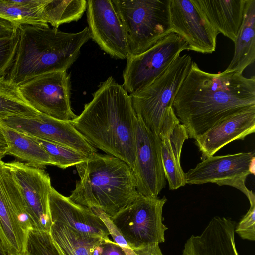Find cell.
I'll return each instance as SVG.
<instances>
[{
  "mask_svg": "<svg viewBox=\"0 0 255 255\" xmlns=\"http://www.w3.org/2000/svg\"><path fill=\"white\" fill-rule=\"evenodd\" d=\"M255 106V77L202 70L192 62L173 100L174 113L195 139L224 119Z\"/></svg>",
  "mask_w": 255,
  "mask_h": 255,
  "instance_id": "6da1fadb",
  "label": "cell"
},
{
  "mask_svg": "<svg viewBox=\"0 0 255 255\" xmlns=\"http://www.w3.org/2000/svg\"><path fill=\"white\" fill-rule=\"evenodd\" d=\"M136 122L129 95L109 77L71 123L95 148L120 158L132 168Z\"/></svg>",
  "mask_w": 255,
  "mask_h": 255,
  "instance_id": "7a4b0ae2",
  "label": "cell"
},
{
  "mask_svg": "<svg viewBox=\"0 0 255 255\" xmlns=\"http://www.w3.org/2000/svg\"><path fill=\"white\" fill-rule=\"evenodd\" d=\"M18 42L14 61L5 77L19 86L46 73L67 71L90 38L87 27L77 33L30 25L18 26Z\"/></svg>",
  "mask_w": 255,
  "mask_h": 255,
  "instance_id": "3957f363",
  "label": "cell"
},
{
  "mask_svg": "<svg viewBox=\"0 0 255 255\" xmlns=\"http://www.w3.org/2000/svg\"><path fill=\"white\" fill-rule=\"evenodd\" d=\"M75 166L80 180L68 197L77 204L112 217L140 195L131 168L120 158L96 153Z\"/></svg>",
  "mask_w": 255,
  "mask_h": 255,
  "instance_id": "277c9868",
  "label": "cell"
},
{
  "mask_svg": "<svg viewBox=\"0 0 255 255\" xmlns=\"http://www.w3.org/2000/svg\"><path fill=\"white\" fill-rule=\"evenodd\" d=\"M192 62L187 54L178 55L151 83L129 95L136 116L159 138L180 123L173 103Z\"/></svg>",
  "mask_w": 255,
  "mask_h": 255,
  "instance_id": "5b68a950",
  "label": "cell"
},
{
  "mask_svg": "<svg viewBox=\"0 0 255 255\" xmlns=\"http://www.w3.org/2000/svg\"><path fill=\"white\" fill-rule=\"evenodd\" d=\"M126 30L130 56L140 54L171 32L169 0H112Z\"/></svg>",
  "mask_w": 255,
  "mask_h": 255,
  "instance_id": "8992f818",
  "label": "cell"
},
{
  "mask_svg": "<svg viewBox=\"0 0 255 255\" xmlns=\"http://www.w3.org/2000/svg\"><path fill=\"white\" fill-rule=\"evenodd\" d=\"M167 201L140 195L131 203L110 217L132 249L165 241L167 229L162 222V209Z\"/></svg>",
  "mask_w": 255,
  "mask_h": 255,
  "instance_id": "52a82bcc",
  "label": "cell"
},
{
  "mask_svg": "<svg viewBox=\"0 0 255 255\" xmlns=\"http://www.w3.org/2000/svg\"><path fill=\"white\" fill-rule=\"evenodd\" d=\"M31 226L20 190L9 169L0 159V239L7 255H24Z\"/></svg>",
  "mask_w": 255,
  "mask_h": 255,
  "instance_id": "ba28073f",
  "label": "cell"
},
{
  "mask_svg": "<svg viewBox=\"0 0 255 255\" xmlns=\"http://www.w3.org/2000/svg\"><path fill=\"white\" fill-rule=\"evenodd\" d=\"M186 42L171 32L145 52L127 59L123 71V87L132 94L144 88L158 76L183 50Z\"/></svg>",
  "mask_w": 255,
  "mask_h": 255,
  "instance_id": "9c48e42d",
  "label": "cell"
},
{
  "mask_svg": "<svg viewBox=\"0 0 255 255\" xmlns=\"http://www.w3.org/2000/svg\"><path fill=\"white\" fill-rule=\"evenodd\" d=\"M24 99L39 113L71 122L77 117L70 102V76L67 71L37 76L18 86Z\"/></svg>",
  "mask_w": 255,
  "mask_h": 255,
  "instance_id": "30bf717a",
  "label": "cell"
},
{
  "mask_svg": "<svg viewBox=\"0 0 255 255\" xmlns=\"http://www.w3.org/2000/svg\"><path fill=\"white\" fill-rule=\"evenodd\" d=\"M255 151L224 156H210L185 173L186 184L215 183L227 185L248 197L252 192L245 185L246 178L255 173Z\"/></svg>",
  "mask_w": 255,
  "mask_h": 255,
  "instance_id": "8fae6325",
  "label": "cell"
},
{
  "mask_svg": "<svg viewBox=\"0 0 255 255\" xmlns=\"http://www.w3.org/2000/svg\"><path fill=\"white\" fill-rule=\"evenodd\" d=\"M131 169L139 194L157 197L166 184L161 157V140L138 117L135 157Z\"/></svg>",
  "mask_w": 255,
  "mask_h": 255,
  "instance_id": "7c38bea8",
  "label": "cell"
},
{
  "mask_svg": "<svg viewBox=\"0 0 255 255\" xmlns=\"http://www.w3.org/2000/svg\"><path fill=\"white\" fill-rule=\"evenodd\" d=\"M6 164L20 190L33 230L49 233L52 223L49 197L52 186L49 174L24 162Z\"/></svg>",
  "mask_w": 255,
  "mask_h": 255,
  "instance_id": "4fadbf2b",
  "label": "cell"
},
{
  "mask_svg": "<svg viewBox=\"0 0 255 255\" xmlns=\"http://www.w3.org/2000/svg\"><path fill=\"white\" fill-rule=\"evenodd\" d=\"M3 124L30 137L64 146L87 156L97 153L95 148L72 125L39 113L29 117H14Z\"/></svg>",
  "mask_w": 255,
  "mask_h": 255,
  "instance_id": "5bb4252c",
  "label": "cell"
},
{
  "mask_svg": "<svg viewBox=\"0 0 255 255\" xmlns=\"http://www.w3.org/2000/svg\"><path fill=\"white\" fill-rule=\"evenodd\" d=\"M87 17L91 38L112 57L127 60V35L112 0H87Z\"/></svg>",
  "mask_w": 255,
  "mask_h": 255,
  "instance_id": "9a60e30c",
  "label": "cell"
},
{
  "mask_svg": "<svg viewBox=\"0 0 255 255\" xmlns=\"http://www.w3.org/2000/svg\"><path fill=\"white\" fill-rule=\"evenodd\" d=\"M171 32L180 36L189 50L210 54L216 50L218 33L192 0H169Z\"/></svg>",
  "mask_w": 255,
  "mask_h": 255,
  "instance_id": "2e32d148",
  "label": "cell"
},
{
  "mask_svg": "<svg viewBox=\"0 0 255 255\" xmlns=\"http://www.w3.org/2000/svg\"><path fill=\"white\" fill-rule=\"evenodd\" d=\"M255 131V106L241 111L220 121L197 137L195 143L202 160L213 156L235 140H244Z\"/></svg>",
  "mask_w": 255,
  "mask_h": 255,
  "instance_id": "e0dca14e",
  "label": "cell"
},
{
  "mask_svg": "<svg viewBox=\"0 0 255 255\" xmlns=\"http://www.w3.org/2000/svg\"><path fill=\"white\" fill-rule=\"evenodd\" d=\"M52 223L61 224L89 236L108 239L106 226L91 209L77 204L52 187L49 197Z\"/></svg>",
  "mask_w": 255,
  "mask_h": 255,
  "instance_id": "ac0fdd59",
  "label": "cell"
},
{
  "mask_svg": "<svg viewBox=\"0 0 255 255\" xmlns=\"http://www.w3.org/2000/svg\"><path fill=\"white\" fill-rule=\"evenodd\" d=\"M234 233L233 221L214 217L200 235H192L187 240L182 255H239Z\"/></svg>",
  "mask_w": 255,
  "mask_h": 255,
  "instance_id": "d6986e66",
  "label": "cell"
},
{
  "mask_svg": "<svg viewBox=\"0 0 255 255\" xmlns=\"http://www.w3.org/2000/svg\"><path fill=\"white\" fill-rule=\"evenodd\" d=\"M246 0H192L216 32L235 41L243 20Z\"/></svg>",
  "mask_w": 255,
  "mask_h": 255,
  "instance_id": "ffe728a7",
  "label": "cell"
},
{
  "mask_svg": "<svg viewBox=\"0 0 255 255\" xmlns=\"http://www.w3.org/2000/svg\"><path fill=\"white\" fill-rule=\"evenodd\" d=\"M188 138L186 129L181 123L160 138L162 165L170 190L177 189L186 184L185 173L181 166L180 156L183 143Z\"/></svg>",
  "mask_w": 255,
  "mask_h": 255,
  "instance_id": "44dd1931",
  "label": "cell"
},
{
  "mask_svg": "<svg viewBox=\"0 0 255 255\" xmlns=\"http://www.w3.org/2000/svg\"><path fill=\"white\" fill-rule=\"evenodd\" d=\"M233 58L225 72L243 71L255 59V0H246L244 15L235 40Z\"/></svg>",
  "mask_w": 255,
  "mask_h": 255,
  "instance_id": "7402d4cb",
  "label": "cell"
},
{
  "mask_svg": "<svg viewBox=\"0 0 255 255\" xmlns=\"http://www.w3.org/2000/svg\"><path fill=\"white\" fill-rule=\"evenodd\" d=\"M7 144V153L32 166H55L52 158L32 137L0 123Z\"/></svg>",
  "mask_w": 255,
  "mask_h": 255,
  "instance_id": "603a6c76",
  "label": "cell"
},
{
  "mask_svg": "<svg viewBox=\"0 0 255 255\" xmlns=\"http://www.w3.org/2000/svg\"><path fill=\"white\" fill-rule=\"evenodd\" d=\"M49 233L64 255H99L104 239L58 223L52 224Z\"/></svg>",
  "mask_w": 255,
  "mask_h": 255,
  "instance_id": "cb8c5ba5",
  "label": "cell"
},
{
  "mask_svg": "<svg viewBox=\"0 0 255 255\" xmlns=\"http://www.w3.org/2000/svg\"><path fill=\"white\" fill-rule=\"evenodd\" d=\"M39 113L25 101L18 86L5 77L0 78V121L10 118L33 117Z\"/></svg>",
  "mask_w": 255,
  "mask_h": 255,
  "instance_id": "d4e9b609",
  "label": "cell"
},
{
  "mask_svg": "<svg viewBox=\"0 0 255 255\" xmlns=\"http://www.w3.org/2000/svg\"><path fill=\"white\" fill-rule=\"evenodd\" d=\"M87 9L85 0H47L44 7L46 22L54 28L73 21H77Z\"/></svg>",
  "mask_w": 255,
  "mask_h": 255,
  "instance_id": "484cf974",
  "label": "cell"
},
{
  "mask_svg": "<svg viewBox=\"0 0 255 255\" xmlns=\"http://www.w3.org/2000/svg\"><path fill=\"white\" fill-rule=\"evenodd\" d=\"M47 0L41 7L31 8L15 4L10 0H0V18L17 26L30 25L49 27L44 15V7Z\"/></svg>",
  "mask_w": 255,
  "mask_h": 255,
  "instance_id": "4316f807",
  "label": "cell"
},
{
  "mask_svg": "<svg viewBox=\"0 0 255 255\" xmlns=\"http://www.w3.org/2000/svg\"><path fill=\"white\" fill-rule=\"evenodd\" d=\"M32 138L52 158L55 166L62 169L76 166L90 156L64 146Z\"/></svg>",
  "mask_w": 255,
  "mask_h": 255,
  "instance_id": "83f0119b",
  "label": "cell"
},
{
  "mask_svg": "<svg viewBox=\"0 0 255 255\" xmlns=\"http://www.w3.org/2000/svg\"><path fill=\"white\" fill-rule=\"evenodd\" d=\"M27 235L24 255H64L49 232L32 229Z\"/></svg>",
  "mask_w": 255,
  "mask_h": 255,
  "instance_id": "f1b7e54d",
  "label": "cell"
},
{
  "mask_svg": "<svg viewBox=\"0 0 255 255\" xmlns=\"http://www.w3.org/2000/svg\"><path fill=\"white\" fill-rule=\"evenodd\" d=\"M18 42L17 31L14 37L0 39V78L5 77L12 66Z\"/></svg>",
  "mask_w": 255,
  "mask_h": 255,
  "instance_id": "f546056e",
  "label": "cell"
},
{
  "mask_svg": "<svg viewBox=\"0 0 255 255\" xmlns=\"http://www.w3.org/2000/svg\"><path fill=\"white\" fill-rule=\"evenodd\" d=\"M248 199L250 207L242 220L236 226L235 231L244 239L255 240V195L254 193Z\"/></svg>",
  "mask_w": 255,
  "mask_h": 255,
  "instance_id": "4dcf8cb0",
  "label": "cell"
},
{
  "mask_svg": "<svg viewBox=\"0 0 255 255\" xmlns=\"http://www.w3.org/2000/svg\"><path fill=\"white\" fill-rule=\"evenodd\" d=\"M102 220L112 237L114 242L120 246L125 251L126 255H134L133 250L129 247L120 230L114 224L111 218L103 211L99 210H92Z\"/></svg>",
  "mask_w": 255,
  "mask_h": 255,
  "instance_id": "1f68e13d",
  "label": "cell"
},
{
  "mask_svg": "<svg viewBox=\"0 0 255 255\" xmlns=\"http://www.w3.org/2000/svg\"><path fill=\"white\" fill-rule=\"evenodd\" d=\"M99 255H126L124 250L109 238L103 239Z\"/></svg>",
  "mask_w": 255,
  "mask_h": 255,
  "instance_id": "d6a6232c",
  "label": "cell"
},
{
  "mask_svg": "<svg viewBox=\"0 0 255 255\" xmlns=\"http://www.w3.org/2000/svg\"><path fill=\"white\" fill-rule=\"evenodd\" d=\"M18 26L0 18V39L11 38L16 35Z\"/></svg>",
  "mask_w": 255,
  "mask_h": 255,
  "instance_id": "836d02e7",
  "label": "cell"
},
{
  "mask_svg": "<svg viewBox=\"0 0 255 255\" xmlns=\"http://www.w3.org/2000/svg\"><path fill=\"white\" fill-rule=\"evenodd\" d=\"M134 255H163L159 244H152L132 249Z\"/></svg>",
  "mask_w": 255,
  "mask_h": 255,
  "instance_id": "e575fe53",
  "label": "cell"
},
{
  "mask_svg": "<svg viewBox=\"0 0 255 255\" xmlns=\"http://www.w3.org/2000/svg\"><path fill=\"white\" fill-rule=\"evenodd\" d=\"M7 144L0 127V159H2L7 153Z\"/></svg>",
  "mask_w": 255,
  "mask_h": 255,
  "instance_id": "d590c367",
  "label": "cell"
},
{
  "mask_svg": "<svg viewBox=\"0 0 255 255\" xmlns=\"http://www.w3.org/2000/svg\"><path fill=\"white\" fill-rule=\"evenodd\" d=\"M0 255H7L0 239Z\"/></svg>",
  "mask_w": 255,
  "mask_h": 255,
  "instance_id": "8d00e7d4",
  "label": "cell"
}]
</instances>
